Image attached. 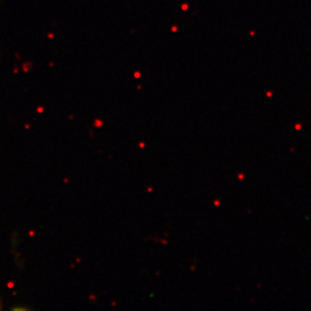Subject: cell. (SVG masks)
Instances as JSON below:
<instances>
[]
</instances>
